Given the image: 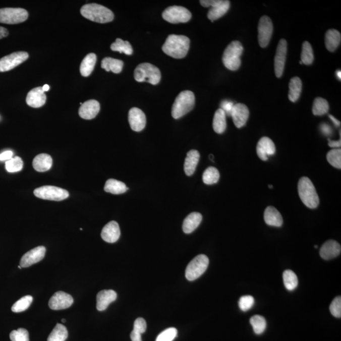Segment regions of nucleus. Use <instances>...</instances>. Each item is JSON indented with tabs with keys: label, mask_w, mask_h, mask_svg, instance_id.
<instances>
[{
	"label": "nucleus",
	"mask_w": 341,
	"mask_h": 341,
	"mask_svg": "<svg viewBox=\"0 0 341 341\" xmlns=\"http://www.w3.org/2000/svg\"><path fill=\"white\" fill-rule=\"evenodd\" d=\"M190 40L182 35L170 34L162 47L164 53L174 59H182L187 56L190 48Z\"/></svg>",
	"instance_id": "f257e3e1"
},
{
	"label": "nucleus",
	"mask_w": 341,
	"mask_h": 341,
	"mask_svg": "<svg viewBox=\"0 0 341 341\" xmlns=\"http://www.w3.org/2000/svg\"><path fill=\"white\" fill-rule=\"evenodd\" d=\"M80 13L85 19L100 24L108 23L113 21L115 17L109 9L97 4L85 5L80 9Z\"/></svg>",
	"instance_id": "f03ea898"
},
{
	"label": "nucleus",
	"mask_w": 341,
	"mask_h": 341,
	"mask_svg": "<svg viewBox=\"0 0 341 341\" xmlns=\"http://www.w3.org/2000/svg\"><path fill=\"white\" fill-rule=\"evenodd\" d=\"M298 194L300 199L306 206L310 209H315L319 205V197L314 185L307 177H302L298 184Z\"/></svg>",
	"instance_id": "7ed1b4c3"
},
{
	"label": "nucleus",
	"mask_w": 341,
	"mask_h": 341,
	"mask_svg": "<svg viewBox=\"0 0 341 341\" xmlns=\"http://www.w3.org/2000/svg\"><path fill=\"white\" fill-rule=\"evenodd\" d=\"M195 97L194 92L185 91L180 92L176 97L172 106V115L175 119H179L191 111L195 106Z\"/></svg>",
	"instance_id": "20e7f679"
},
{
	"label": "nucleus",
	"mask_w": 341,
	"mask_h": 341,
	"mask_svg": "<svg viewBox=\"0 0 341 341\" xmlns=\"http://www.w3.org/2000/svg\"><path fill=\"white\" fill-rule=\"evenodd\" d=\"M243 51V47L240 41L231 42L225 48L222 55V62L226 69L232 71L239 69L242 64L241 56Z\"/></svg>",
	"instance_id": "39448f33"
},
{
	"label": "nucleus",
	"mask_w": 341,
	"mask_h": 341,
	"mask_svg": "<svg viewBox=\"0 0 341 341\" xmlns=\"http://www.w3.org/2000/svg\"><path fill=\"white\" fill-rule=\"evenodd\" d=\"M134 78L139 82H147L152 85H157L161 79V74L159 69L154 65L143 63L135 69Z\"/></svg>",
	"instance_id": "423d86ee"
},
{
	"label": "nucleus",
	"mask_w": 341,
	"mask_h": 341,
	"mask_svg": "<svg viewBox=\"0 0 341 341\" xmlns=\"http://www.w3.org/2000/svg\"><path fill=\"white\" fill-rule=\"evenodd\" d=\"M209 260L206 255H199L195 257L188 265L185 276L190 281L196 280L204 274L209 266Z\"/></svg>",
	"instance_id": "0eeeda50"
},
{
	"label": "nucleus",
	"mask_w": 341,
	"mask_h": 341,
	"mask_svg": "<svg viewBox=\"0 0 341 341\" xmlns=\"http://www.w3.org/2000/svg\"><path fill=\"white\" fill-rule=\"evenodd\" d=\"M162 18L170 24L186 23L192 19V14L184 7L172 6L167 7L163 12Z\"/></svg>",
	"instance_id": "6e6552de"
},
{
	"label": "nucleus",
	"mask_w": 341,
	"mask_h": 341,
	"mask_svg": "<svg viewBox=\"0 0 341 341\" xmlns=\"http://www.w3.org/2000/svg\"><path fill=\"white\" fill-rule=\"evenodd\" d=\"M29 14L21 8H4L0 9V23L17 24L27 21Z\"/></svg>",
	"instance_id": "1a4fd4ad"
},
{
	"label": "nucleus",
	"mask_w": 341,
	"mask_h": 341,
	"mask_svg": "<svg viewBox=\"0 0 341 341\" xmlns=\"http://www.w3.org/2000/svg\"><path fill=\"white\" fill-rule=\"evenodd\" d=\"M35 196L39 199L53 201H62L69 197L67 190L54 186H43L34 191Z\"/></svg>",
	"instance_id": "9d476101"
},
{
	"label": "nucleus",
	"mask_w": 341,
	"mask_h": 341,
	"mask_svg": "<svg viewBox=\"0 0 341 341\" xmlns=\"http://www.w3.org/2000/svg\"><path fill=\"white\" fill-rule=\"evenodd\" d=\"M29 58L27 52H15L0 59V72L10 71L26 62Z\"/></svg>",
	"instance_id": "9b49d317"
},
{
	"label": "nucleus",
	"mask_w": 341,
	"mask_h": 341,
	"mask_svg": "<svg viewBox=\"0 0 341 341\" xmlns=\"http://www.w3.org/2000/svg\"><path fill=\"white\" fill-rule=\"evenodd\" d=\"M258 38L260 46L265 47L269 44L273 33V24L271 19L267 16L260 18L258 26Z\"/></svg>",
	"instance_id": "f8f14e48"
},
{
	"label": "nucleus",
	"mask_w": 341,
	"mask_h": 341,
	"mask_svg": "<svg viewBox=\"0 0 341 341\" xmlns=\"http://www.w3.org/2000/svg\"><path fill=\"white\" fill-rule=\"evenodd\" d=\"M287 51V41L285 39H280L279 44H278L274 59L275 74L277 78L281 77L283 72H284Z\"/></svg>",
	"instance_id": "ddd939ff"
},
{
	"label": "nucleus",
	"mask_w": 341,
	"mask_h": 341,
	"mask_svg": "<svg viewBox=\"0 0 341 341\" xmlns=\"http://www.w3.org/2000/svg\"><path fill=\"white\" fill-rule=\"evenodd\" d=\"M46 254V248L43 246H40L29 251L22 256L20 265L23 268L31 266L32 265L41 261Z\"/></svg>",
	"instance_id": "4468645a"
},
{
	"label": "nucleus",
	"mask_w": 341,
	"mask_h": 341,
	"mask_svg": "<svg viewBox=\"0 0 341 341\" xmlns=\"http://www.w3.org/2000/svg\"><path fill=\"white\" fill-rule=\"evenodd\" d=\"M74 303L72 296L64 292L55 293L49 301V307L51 310L67 309Z\"/></svg>",
	"instance_id": "2eb2a0df"
},
{
	"label": "nucleus",
	"mask_w": 341,
	"mask_h": 341,
	"mask_svg": "<svg viewBox=\"0 0 341 341\" xmlns=\"http://www.w3.org/2000/svg\"><path fill=\"white\" fill-rule=\"evenodd\" d=\"M129 122L131 129L135 132H141L146 125V117L141 109L132 107L129 112Z\"/></svg>",
	"instance_id": "dca6fc26"
},
{
	"label": "nucleus",
	"mask_w": 341,
	"mask_h": 341,
	"mask_svg": "<svg viewBox=\"0 0 341 341\" xmlns=\"http://www.w3.org/2000/svg\"><path fill=\"white\" fill-rule=\"evenodd\" d=\"M249 110L245 104L237 103L234 105L232 110V116L233 122L238 129L245 126L249 117Z\"/></svg>",
	"instance_id": "f3484780"
},
{
	"label": "nucleus",
	"mask_w": 341,
	"mask_h": 341,
	"mask_svg": "<svg viewBox=\"0 0 341 341\" xmlns=\"http://www.w3.org/2000/svg\"><path fill=\"white\" fill-rule=\"evenodd\" d=\"M274 143L269 137L261 138L257 145V154L260 159L268 160V157L275 152Z\"/></svg>",
	"instance_id": "a211bd4d"
},
{
	"label": "nucleus",
	"mask_w": 341,
	"mask_h": 341,
	"mask_svg": "<svg viewBox=\"0 0 341 341\" xmlns=\"http://www.w3.org/2000/svg\"><path fill=\"white\" fill-rule=\"evenodd\" d=\"M340 245L335 240H328L322 246L320 250V257L328 260L338 257L340 254Z\"/></svg>",
	"instance_id": "6ab92c4d"
},
{
	"label": "nucleus",
	"mask_w": 341,
	"mask_h": 341,
	"mask_svg": "<svg viewBox=\"0 0 341 341\" xmlns=\"http://www.w3.org/2000/svg\"><path fill=\"white\" fill-rule=\"evenodd\" d=\"M100 111V104L96 100H89L80 106L79 114L85 120H92L96 117Z\"/></svg>",
	"instance_id": "aec40b11"
},
{
	"label": "nucleus",
	"mask_w": 341,
	"mask_h": 341,
	"mask_svg": "<svg viewBox=\"0 0 341 341\" xmlns=\"http://www.w3.org/2000/svg\"><path fill=\"white\" fill-rule=\"evenodd\" d=\"M46 101V96L41 87H36L27 94L26 102L29 106L38 108L44 106Z\"/></svg>",
	"instance_id": "412c9836"
},
{
	"label": "nucleus",
	"mask_w": 341,
	"mask_h": 341,
	"mask_svg": "<svg viewBox=\"0 0 341 341\" xmlns=\"http://www.w3.org/2000/svg\"><path fill=\"white\" fill-rule=\"evenodd\" d=\"M120 235L121 233H120L119 225L114 220L107 223L101 232L102 240L110 243L117 242L119 240Z\"/></svg>",
	"instance_id": "4be33fe9"
},
{
	"label": "nucleus",
	"mask_w": 341,
	"mask_h": 341,
	"mask_svg": "<svg viewBox=\"0 0 341 341\" xmlns=\"http://www.w3.org/2000/svg\"><path fill=\"white\" fill-rule=\"evenodd\" d=\"M117 294L113 290H102L97 295V309L102 312L107 309L112 302L117 300Z\"/></svg>",
	"instance_id": "5701e85b"
},
{
	"label": "nucleus",
	"mask_w": 341,
	"mask_h": 341,
	"mask_svg": "<svg viewBox=\"0 0 341 341\" xmlns=\"http://www.w3.org/2000/svg\"><path fill=\"white\" fill-rule=\"evenodd\" d=\"M230 2L227 0H219V2L214 7H212L207 14L208 19L214 22L224 16L230 9Z\"/></svg>",
	"instance_id": "b1692460"
},
{
	"label": "nucleus",
	"mask_w": 341,
	"mask_h": 341,
	"mask_svg": "<svg viewBox=\"0 0 341 341\" xmlns=\"http://www.w3.org/2000/svg\"><path fill=\"white\" fill-rule=\"evenodd\" d=\"M200 159V153L196 150H190L185 158L184 170L187 176H192L194 174Z\"/></svg>",
	"instance_id": "393cba45"
},
{
	"label": "nucleus",
	"mask_w": 341,
	"mask_h": 341,
	"mask_svg": "<svg viewBox=\"0 0 341 341\" xmlns=\"http://www.w3.org/2000/svg\"><path fill=\"white\" fill-rule=\"evenodd\" d=\"M265 223L270 226L280 227L283 224V219L280 213L275 207L269 206L264 212Z\"/></svg>",
	"instance_id": "a878e982"
},
{
	"label": "nucleus",
	"mask_w": 341,
	"mask_h": 341,
	"mask_svg": "<svg viewBox=\"0 0 341 341\" xmlns=\"http://www.w3.org/2000/svg\"><path fill=\"white\" fill-rule=\"evenodd\" d=\"M202 220V215L199 212H192L185 218L183 224V230L186 234L194 232Z\"/></svg>",
	"instance_id": "bb28decb"
},
{
	"label": "nucleus",
	"mask_w": 341,
	"mask_h": 341,
	"mask_svg": "<svg viewBox=\"0 0 341 341\" xmlns=\"http://www.w3.org/2000/svg\"><path fill=\"white\" fill-rule=\"evenodd\" d=\"M52 164V159L49 155L41 154L37 155L34 158L32 165L34 169L38 172H45L51 169Z\"/></svg>",
	"instance_id": "cd10ccee"
},
{
	"label": "nucleus",
	"mask_w": 341,
	"mask_h": 341,
	"mask_svg": "<svg viewBox=\"0 0 341 341\" xmlns=\"http://www.w3.org/2000/svg\"><path fill=\"white\" fill-rule=\"evenodd\" d=\"M340 41V33L337 30L330 29L326 32L325 42L328 51H335L339 46Z\"/></svg>",
	"instance_id": "c85d7f7f"
},
{
	"label": "nucleus",
	"mask_w": 341,
	"mask_h": 341,
	"mask_svg": "<svg viewBox=\"0 0 341 341\" xmlns=\"http://www.w3.org/2000/svg\"><path fill=\"white\" fill-rule=\"evenodd\" d=\"M97 61L96 55L94 53H89L82 60L80 67V74L83 77H89L94 69Z\"/></svg>",
	"instance_id": "c756f323"
},
{
	"label": "nucleus",
	"mask_w": 341,
	"mask_h": 341,
	"mask_svg": "<svg viewBox=\"0 0 341 341\" xmlns=\"http://www.w3.org/2000/svg\"><path fill=\"white\" fill-rule=\"evenodd\" d=\"M213 129L218 134H223L226 129V115L222 109H217L213 120Z\"/></svg>",
	"instance_id": "7c9ffc66"
},
{
	"label": "nucleus",
	"mask_w": 341,
	"mask_h": 341,
	"mask_svg": "<svg viewBox=\"0 0 341 341\" xmlns=\"http://www.w3.org/2000/svg\"><path fill=\"white\" fill-rule=\"evenodd\" d=\"M289 88L288 97L291 101L297 102L300 98L302 91V82L299 77H295L291 79Z\"/></svg>",
	"instance_id": "2f4dec72"
},
{
	"label": "nucleus",
	"mask_w": 341,
	"mask_h": 341,
	"mask_svg": "<svg viewBox=\"0 0 341 341\" xmlns=\"http://www.w3.org/2000/svg\"><path fill=\"white\" fill-rule=\"evenodd\" d=\"M128 190L129 188L127 187L124 183L115 179L107 180L104 186L105 192L114 195L124 194Z\"/></svg>",
	"instance_id": "473e14b6"
},
{
	"label": "nucleus",
	"mask_w": 341,
	"mask_h": 341,
	"mask_svg": "<svg viewBox=\"0 0 341 341\" xmlns=\"http://www.w3.org/2000/svg\"><path fill=\"white\" fill-rule=\"evenodd\" d=\"M124 63L122 60L112 59V58H105L101 62L102 69L107 72L111 71L115 74H120L122 71Z\"/></svg>",
	"instance_id": "72a5a7b5"
},
{
	"label": "nucleus",
	"mask_w": 341,
	"mask_h": 341,
	"mask_svg": "<svg viewBox=\"0 0 341 341\" xmlns=\"http://www.w3.org/2000/svg\"><path fill=\"white\" fill-rule=\"evenodd\" d=\"M69 333L66 327L60 323H57L47 338V341H65Z\"/></svg>",
	"instance_id": "f704fd0d"
},
{
	"label": "nucleus",
	"mask_w": 341,
	"mask_h": 341,
	"mask_svg": "<svg viewBox=\"0 0 341 341\" xmlns=\"http://www.w3.org/2000/svg\"><path fill=\"white\" fill-rule=\"evenodd\" d=\"M328 109H329V105H328L327 100L322 98V97H317L313 102L312 112L315 116H322L327 114Z\"/></svg>",
	"instance_id": "c9c22d12"
},
{
	"label": "nucleus",
	"mask_w": 341,
	"mask_h": 341,
	"mask_svg": "<svg viewBox=\"0 0 341 341\" xmlns=\"http://www.w3.org/2000/svg\"><path fill=\"white\" fill-rule=\"evenodd\" d=\"M111 49L113 51H118L120 53H125L127 55H132L133 48L132 45L127 41H124L120 38H117L116 41L111 45Z\"/></svg>",
	"instance_id": "e433bc0d"
},
{
	"label": "nucleus",
	"mask_w": 341,
	"mask_h": 341,
	"mask_svg": "<svg viewBox=\"0 0 341 341\" xmlns=\"http://www.w3.org/2000/svg\"><path fill=\"white\" fill-rule=\"evenodd\" d=\"M282 277L285 287L288 290L293 291L297 288L298 285L297 275L292 270H285L283 272Z\"/></svg>",
	"instance_id": "4c0bfd02"
},
{
	"label": "nucleus",
	"mask_w": 341,
	"mask_h": 341,
	"mask_svg": "<svg viewBox=\"0 0 341 341\" xmlns=\"http://www.w3.org/2000/svg\"><path fill=\"white\" fill-rule=\"evenodd\" d=\"M220 177L219 170L214 167H209L205 169L203 174L202 180L205 184L213 185L217 184Z\"/></svg>",
	"instance_id": "58836bf2"
},
{
	"label": "nucleus",
	"mask_w": 341,
	"mask_h": 341,
	"mask_svg": "<svg viewBox=\"0 0 341 341\" xmlns=\"http://www.w3.org/2000/svg\"><path fill=\"white\" fill-rule=\"evenodd\" d=\"M250 322L256 334H261L266 329L267 322L262 316H253L250 318Z\"/></svg>",
	"instance_id": "ea45409f"
},
{
	"label": "nucleus",
	"mask_w": 341,
	"mask_h": 341,
	"mask_svg": "<svg viewBox=\"0 0 341 341\" xmlns=\"http://www.w3.org/2000/svg\"><path fill=\"white\" fill-rule=\"evenodd\" d=\"M33 298L31 296L27 295L22 297L12 306V311L14 313L24 312L28 309L32 304Z\"/></svg>",
	"instance_id": "a19ab883"
},
{
	"label": "nucleus",
	"mask_w": 341,
	"mask_h": 341,
	"mask_svg": "<svg viewBox=\"0 0 341 341\" xmlns=\"http://www.w3.org/2000/svg\"><path fill=\"white\" fill-rule=\"evenodd\" d=\"M301 60H302L301 62L303 64L309 65L312 64L314 60V55H313L312 47L310 42L307 41L303 42Z\"/></svg>",
	"instance_id": "79ce46f5"
},
{
	"label": "nucleus",
	"mask_w": 341,
	"mask_h": 341,
	"mask_svg": "<svg viewBox=\"0 0 341 341\" xmlns=\"http://www.w3.org/2000/svg\"><path fill=\"white\" fill-rule=\"evenodd\" d=\"M327 161L333 167L340 169L341 168V150L340 149H334L330 150L327 154Z\"/></svg>",
	"instance_id": "37998d69"
},
{
	"label": "nucleus",
	"mask_w": 341,
	"mask_h": 341,
	"mask_svg": "<svg viewBox=\"0 0 341 341\" xmlns=\"http://www.w3.org/2000/svg\"><path fill=\"white\" fill-rule=\"evenodd\" d=\"M23 166V160L20 157L12 158L11 160H7L6 163V169L9 173L21 172Z\"/></svg>",
	"instance_id": "c03bdc74"
},
{
	"label": "nucleus",
	"mask_w": 341,
	"mask_h": 341,
	"mask_svg": "<svg viewBox=\"0 0 341 341\" xmlns=\"http://www.w3.org/2000/svg\"><path fill=\"white\" fill-rule=\"evenodd\" d=\"M12 341H29V332L23 328L13 330L10 334Z\"/></svg>",
	"instance_id": "a18cd8bd"
},
{
	"label": "nucleus",
	"mask_w": 341,
	"mask_h": 341,
	"mask_svg": "<svg viewBox=\"0 0 341 341\" xmlns=\"http://www.w3.org/2000/svg\"><path fill=\"white\" fill-rule=\"evenodd\" d=\"M177 328H168L158 335L155 341H173L177 337Z\"/></svg>",
	"instance_id": "49530a36"
},
{
	"label": "nucleus",
	"mask_w": 341,
	"mask_h": 341,
	"mask_svg": "<svg viewBox=\"0 0 341 341\" xmlns=\"http://www.w3.org/2000/svg\"><path fill=\"white\" fill-rule=\"evenodd\" d=\"M254 302V298L252 296H243L240 298L238 305L243 312H247L253 307Z\"/></svg>",
	"instance_id": "de8ad7c7"
},
{
	"label": "nucleus",
	"mask_w": 341,
	"mask_h": 341,
	"mask_svg": "<svg viewBox=\"0 0 341 341\" xmlns=\"http://www.w3.org/2000/svg\"><path fill=\"white\" fill-rule=\"evenodd\" d=\"M331 314L336 318L341 317V297H337L333 300L330 305Z\"/></svg>",
	"instance_id": "09e8293b"
},
{
	"label": "nucleus",
	"mask_w": 341,
	"mask_h": 341,
	"mask_svg": "<svg viewBox=\"0 0 341 341\" xmlns=\"http://www.w3.org/2000/svg\"><path fill=\"white\" fill-rule=\"evenodd\" d=\"M147 323L143 318H138L135 320L134 325V330L135 332L142 334L146 331Z\"/></svg>",
	"instance_id": "8fccbe9b"
},
{
	"label": "nucleus",
	"mask_w": 341,
	"mask_h": 341,
	"mask_svg": "<svg viewBox=\"0 0 341 341\" xmlns=\"http://www.w3.org/2000/svg\"><path fill=\"white\" fill-rule=\"evenodd\" d=\"M234 105V103L232 101H224L222 102L221 108L220 109H222L224 111L225 115L231 116Z\"/></svg>",
	"instance_id": "3c124183"
},
{
	"label": "nucleus",
	"mask_w": 341,
	"mask_h": 341,
	"mask_svg": "<svg viewBox=\"0 0 341 341\" xmlns=\"http://www.w3.org/2000/svg\"><path fill=\"white\" fill-rule=\"evenodd\" d=\"M14 153L11 150H7L0 154V160L4 161V160H9L13 158Z\"/></svg>",
	"instance_id": "603ef678"
},
{
	"label": "nucleus",
	"mask_w": 341,
	"mask_h": 341,
	"mask_svg": "<svg viewBox=\"0 0 341 341\" xmlns=\"http://www.w3.org/2000/svg\"><path fill=\"white\" fill-rule=\"evenodd\" d=\"M141 335L140 333L132 330L131 334H130V338H131L132 341H142Z\"/></svg>",
	"instance_id": "864d4df0"
},
{
	"label": "nucleus",
	"mask_w": 341,
	"mask_h": 341,
	"mask_svg": "<svg viewBox=\"0 0 341 341\" xmlns=\"http://www.w3.org/2000/svg\"><path fill=\"white\" fill-rule=\"evenodd\" d=\"M9 36V31L6 28L0 27V39Z\"/></svg>",
	"instance_id": "5fc2aeb1"
},
{
	"label": "nucleus",
	"mask_w": 341,
	"mask_h": 341,
	"mask_svg": "<svg viewBox=\"0 0 341 341\" xmlns=\"http://www.w3.org/2000/svg\"><path fill=\"white\" fill-rule=\"evenodd\" d=\"M321 130H322L323 134L325 135L330 134L331 133L330 127L326 124H323L322 126H321Z\"/></svg>",
	"instance_id": "6e6d98bb"
},
{
	"label": "nucleus",
	"mask_w": 341,
	"mask_h": 341,
	"mask_svg": "<svg viewBox=\"0 0 341 341\" xmlns=\"http://www.w3.org/2000/svg\"><path fill=\"white\" fill-rule=\"evenodd\" d=\"M328 140H329V142H328L329 147L333 148H338L340 147V140H337V141H332V140H330V139H328Z\"/></svg>",
	"instance_id": "4d7b16f0"
},
{
	"label": "nucleus",
	"mask_w": 341,
	"mask_h": 341,
	"mask_svg": "<svg viewBox=\"0 0 341 341\" xmlns=\"http://www.w3.org/2000/svg\"><path fill=\"white\" fill-rule=\"evenodd\" d=\"M328 117H329L330 120H332V121L333 122V124H334L336 125V126L337 127L340 126V122L338 121V120L335 119V118L333 117L332 115H328Z\"/></svg>",
	"instance_id": "13d9d810"
},
{
	"label": "nucleus",
	"mask_w": 341,
	"mask_h": 341,
	"mask_svg": "<svg viewBox=\"0 0 341 341\" xmlns=\"http://www.w3.org/2000/svg\"><path fill=\"white\" fill-rule=\"evenodd\" d=\"M42 89L44 92H47L49 90V86L47 84H45L43 87H42Z\"/></svg>",
	"instance_id": "bf43d9fd"
},
{
	"label": "nucleus",
	"mask_w": 341,
	"mask_h": 341,
	"mask_svg": "<svg viewBox=\"0 0 341 341\" xmlns=\"http://www.w3.org/2000/svg\"><path fill=\"white\" fill-rule=\"evenodd\" d=\"M337 74V76L338 79L340 80V79H341L340 70H338V71L337 72V74Z\"/></svg>",
	"instance_id": "052dcab7"
},
{
	"label": "nucleus",
	"mask_w": 341,
	"mask_h": 341,
	"mask_svg": "<svg viewBox=\"0 0 341 341\" xmlns=\"http://www.w3.org/2000/svg\"><path fill=\"white\" fill-rule=\"evenodd\" d=\"M62 322H66V320H65V319H62Z\"/></svg>",
	"instance_id": "680f3d73"
},
{
	"label": "nucleus",
	"mask_w": 341,
	"mask_h": 341,
	"mask_svg": "<svg viewBox=\"0 0 341 341\" xmlns=\"http://www.w3.org/2000/svg\"><path fill=\"white\" fill-rule=\"evenodd\" d=\"M269 187L270 188V189H273V187L272 186V185H269Z\"/></svg>",
	"instance_id": "e2e57ef3"
},
{
	"label": "nucleus",
	"mask_w": 341,
	"mask_h": 341,
	"mask_svg": "<svg viewBox=\"0 0 341 341\" xmlns=\"http://www.w3.org/2000/svg\"><path fill=\"white\" fill-rule=\"evenodd\" d=\"M18 267H19V269H22V267L21 266V265H19V266Z\"/></svg>",
	"instance_id": "0e129e2a"
},
{
	"label": "nucleus",
	"mask_w": 341,
	"mask_h": 341,
	"mask_svg": "<svg viewBox=\"0 0 341 341\" xmlns=\"http://www.w3.org/2000/svg\"><path fill=\"white\" fill-rule=\"evenodd\" d=\"M315 248H317V245H315Z\"/></svg>",
	"instance_id": "69168bd1"
}]
</instances>
